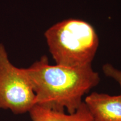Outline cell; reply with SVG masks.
<instances>
[{
	"mask_svg": "<svg viewBox=\"0 0 121 121\" xmlns=\"http://www.w3.org/2000/svg\"><path fill=\"white\" fill-rule=\"evenodd\" d=\"M36 96V104L59 112L73 114L82 104V98L99 84V74L91 65L69 67L49 64L43 56L24 69Z\"/></svg>",
	"mask_w": 121,
	"mask_h": 121,
	"instance_id": "1",
	"label": "cell"
},
{
	"mask_svg": "<svg viewBox=\"0 0 121 121\" xmlns=\"http://www.w3.org/2000/svg\"><path fill=\"white\" fill-rule=\"evenodd\" d=\"M47 43L56 65L69 67L91 65L99 39L93 27L78 19H67L45 31Z\"/></svg>",
	"mask_w": 121,
	"mask_h": 121,
	"instance_id": "2",
	"label": "cell"
},
{
	"mask_svg": "<svg viewBox=\"0 0 121 121\" xmlns=\"http://www.w3.org/2000/svg\"><path fill=\"white\" fill-rule=\"evenodd\" d=\"M35 104V94L24 69L12 64L5 47L0 43V108L22 114Z\"/></svg>",
	"mask_w": 121,
	"mask_h": 121,
	"instance_id": "3",
	"label": "cell"
},
{
	"mask_svg": "<svg viewBox=\"0 0 121 121\" xmlns=\"http://www.w3.org/2000/svg\"><path fill=\"white\" fill-rule=\"evenodd\" d=\"M84 103L94 121H121V95L110 96L94 92Z\"/></svg>",
	"mask_w": 121,
	"mask_h": 121,
	"instance_id": "4",
	"label": "cell"
},
{
	"mask_svg": "<svg viewBox=\"0 0 121 121\" xmlns=\"http://www.w3.org/2000/svg\"><path fill=\"white\" fill-rule=\"evenodd\" d=\"M33 121H94L87 107L82 102L73 114H66L35 104L29 111Z\"/></svg>",
	"mask_w": 121,
	"mask_h": 121,
	"instance_id": "5",
	"label": "cell"
},
{
	"mask_svg": "<svg viewBox=\"0 0 121 121\" xmlns=\"http://www.w3.org/2000/svg\"><path fill=\"white\" fill-rule=\"evenodd\" d=\"M104 73L107 76L113 78L118 83L121 89V71L115 68L109 63L104 65L103 67Z\"/></svg>",
	"mask_w": 121,
	"mask_h": 121,
	"instance_id": "6",
	"label": "cell"
}]
</instances>
